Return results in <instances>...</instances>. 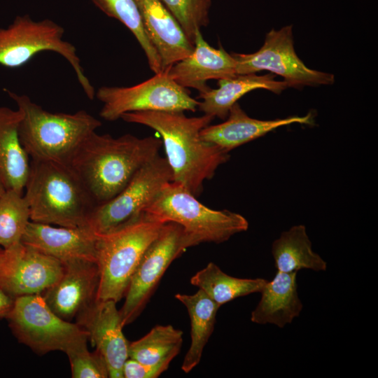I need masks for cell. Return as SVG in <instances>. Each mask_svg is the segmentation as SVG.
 Returning a JSON list of instances; mask_svg holds the SVG:
<instances>
[{
  "mask_svg": "<svg viewBox=\"0 0 378 378\" xmlns=\"http://www.w3.org/2000/svg\"><path fill=\"white\" fill-rule=\"evenodd\" d=\"M120 118L150 127L161 136L172 182L195 197L202 192L204 181L211 178L230 158L228 152L200 136L202 130L214 120L211 115L189 118L183 112L138 111L126 113Z\"/></svg>",
  "mask_w": 378,
  "mask_h": 378,
  "instance_id": "1",
  "label": "cell"
},
{
  "mask_svg": "<svg viewBox=\"0 0 378 378\" xmlns=\"http://www.w3.org/2000/svg\"><path fill=\"white\" fill-rule=\"evenodd\" d=\"M162 139L125 134L115 138L92 133L69 164L79 176L96 205L120 192L134 174L159 155Z\"/></svg>",
  "mask_w": 378,
  "mask_h": 378,
  "instance_id": "2",
  "label": "cell"
},
{
  "mask_svg": "<svg viewBox=\"0 0 378 378\" xmlns=\"http://www.w3.org/2000/svg\"><path fill=\"white\" fill-rule=\"evenodd\" d=\"M24 190L30 220L35 223L85 226L97 206L79 176L66 163L30 160Z\"/></svg>",
  "mask_w": 378,
  "mask_h": 378,
  "instance_id": "3",
  "label": "cell"
},
{
  "mask_svg": "<svg viewBox=\"0 0 378 378\" xmlns=\"http://www.w3.org/2000/svg\"><path fill=\"white\" fill-rule=\"evenodd\" d=\"M4 90L22 113L19 136L30 160L69 164L82 143L102 125L84 110L51 113L27 95Z\"/></svg>",
  "mask_w": 378,
  "mask_h": 378,
  "instance_id": "4",
  "label": "cell"
},
{
  "mask_svg": "<svg viewBox=\"0 0 378 378\" xmlns=\"http://www.w3.org/2000/svg\"><path fill=\"white\" fill-rule=\"evenodd\" d=\"M143 212L164 223L180 225L186 249L205 242H224L248 228V222L242 215L211 209L172 181L162 187Z\"/></svg>",
  "mask_w": 378,
  "mask_h": 378,
  "instance_id": "5",
  "label": "cell"
},
{
  "mask_svg": "<svg viewBox=\"0 0 378 378\" xmlns=\"http://www.w3.org/2000/svg\"><path fill=\"white\" fill-rule=\"evenodd\" d=\"M165 223L143 212L136 219L110 232L96 233V258L99 270L97 300L125 297L141 257Z\"/></svg>",
  "mask_w": 378,
  "mask_h": 378,
  "instance_id": "6",
  "label": "cell"
},
{
  "mask_svg": "<svg viewBox=\"0 0 378 378\" xmlns=\"http://www.w3.org/2000/svg\"><path fill=\"white\" fill-rule=\"evenodd\" d=\"M64 34L63 27L50 20L18 16L8 27L0 28V65L18 68L41 52H55L71 64L86 96L93 99L94 88L84 73L76 47L63 39Z\"/></svg>",
  "mask_w": 378,
  "mask_h": 378,
  "instance_id": "7",
  "label": "cell"
},
{
  "mask_svg": "<svg viewBox=\"0 0 378 378\" xmlns=\"http://www.w3.org/2000/svg\"><path fill=\"white\" fill-rule=\"evenodd\" d=\"M6 318L19 342L38 354L53 351L65 353L76 344L88 340L85 329L77 323L57 316L41 294L14 298Z\"/></svg>",
  "mask_w": 378,
  "mask_h": 378,
  "instance_id": "8",
  "label": "cell"
},
{
  "mask_svg": "<svg viewBox=\"0 0 378 378\" xmlns=\"http://www.w3.org/2000/svg\"><path fill=\"white\" fill-rule=\"evenodd\" d=\"M188 92L165 71L130 87L102 86L95 94L103 104L100 116L106 120L114 121L131 112H195L200 102Z\"/></svg>",
  "mask_w": 378,
  "mask_h": 378,
  "instance_id": "9",
  "label": "cell"
},
{
  "mask_svg": "<svg viewBox=\"0 0 378 378\" xmlns=\"http://www.w3.org/2000/svg\"><path fill=\"white\" fill-rule=\"evenodd\" d=\"M171 181L170 167L166 158L158 155L143 166L115 197L97 205L89 216L88 225L95 233L102 234L136 219Z\"/></svg>",
  "mask_w": 378,
  "mask_h": 378,
  "instance_id": "10",
  "label": "cell"
},
{
  "mask_svg": "<svg viewBox=\"0 0 378 378\" xmlns=\"http://www.w3.org/2000/svg\"><path fill=\"white\" fill-rule=\"evenodd\" d=\"M292 28V25H288L279 30H271L262 46L255 52L231 53L236 61V74H250L268 70L283 77L291 88L333 83L332 74L309 69L298 57Z\"/></svg>",
  "mask_w": 378,
  "mask_h": 378,
  "instance_id": "11",
  "label": "cell"
},
{
  "mask_svg": "<svg viewBox=\"0 0 378 378\" xmlns=\"http://www.w3.org/2000/svg\"><path fill=\"white\" fill-rule=\"evenodd\" d=\"M186 250L181 226L165 223L132 274L119 310L123 327L139 316L169 265Z\"/></svg>",
  "mask_w": 378,
  "mask_h": 378,
  "instance_id": "12",
  "label": "cell"
},
{
  "mask_svg": "<svg viewBox=\"0 0 378 378\" xmlns=\"http://www.w3.org/2000/svg\"><path fill=\"white\" fill-rule=\"evenodd\" d=\"M64 264L22 242L4 250L0 288L12 298L41 294L62 276Z\"/></svg>",
  "mask_w": 378,
  "mask_h": 378,
  "instance_id": "13",
  "label": "cell"
},
{
  "mask_svg": "<svg viewBox=\"0 0 378 378\" xmlns=\"http://www.w3.org/2000/svg\"><path fill=\"white\" fill-rule=\"evenodd\" d=\"M63 264L62 276L41 295L54 313L72 322L97 301L99 270L93 261L73 260Z\"/></svg>",
  "mask_w": 378,
  "mask_h": 378,
  "instance_id": "14",
  "label": "cell"
},
{
  "mask_svg": "<svg viewBox=\"0 0 378 378\" xmlns=\"http://www.w3.org/2000/svg\"><path fill=\"white\" fill-rule=\"evenodd\" d=\"M76 320L88 332V339L104 359L109 377L123 378L122 368L129 358L130 342L122 332L116 302L112 300H97Z\"/></svg>",
  "mask_w": 378,
  "mask_h": 378,
  "instance_id": "15",
  "label": "cell"
},
{
  "mask_svg": "<svg viewBox=\"0 0 378 378\" xmlns=\"http://www.w3.org/2000/svg\"><path fill=\"white\" fill-rule=\"evenodd\" d=\"M21 242L62 263L73 260L97 261L96 233L88 225L57 227L30 221Z\"/></svg>",
  "mask_w": 378,
  "mask_h": 378,
  "instance_id": "16",
  "label": "cell"
},
{
  "mask_svg": "<svg viewBox=\"0 0 378 378\" xmlns=\"http://www.w3.org/2000/svg\"><path fill=\"white\" fill-rule=\"evenodd\" d=\"M197 30L193 42L192 52L174 64L167 70L168 75L183 88L196 89L199 93L210 88V79L231 78L236 74V61L232 54L220 46L211 47Z\"/></svg>",
  "mask_w": 378,
  "mask_h": 378,
  "instance_id": "17",
  "label": "cell"
},
{
  "mask_svg": "<svg viewBox=\"0 0 378 378\" xmlns=\"http://www.w3.org/2000/svg\"><path fill=\"white\" fill-rule=\"evenodd\" d=\"M149 39L165 71L194 49L184 31L160 0H135Z\"/></svg>",
  "mask_w": 378,
  "mask_h": 378,
  "instance_id": "18",
  "label": "cell"
},
{
  "mask_svg": "<svg viewBox=\"0 0 378 378\" xmlns=\"http://www.w3.org/2000/svg\"><path fill=\"white\" fill-rule=\"evenodd\" d=\"M299 123H313L312 115L290 116L286 118L262 120L249 117L235 103L230 109L227 120L222 123L208 125L200 132L202 139L226 152L261 137L280 127Z\"/></svg>",
  "mask_w": 378,
  "mask_h": 378,
  "instance_id": "19",
  "label": "cell"
},
{
  "mask_svg": "<svg viewBox=\"0 0 378 378\" xmlns=\"http://www.w3.org/2000/svg\"><path fill=\"white\" fill-rule=\"evenodd\" d=\"M297 272H277L267 281L260 292L261 298L252 311L251 321L265 325L274 324L279 328L291 323L303 308L298 293Z\"/></svg>",
  "mask_w": 378,
  "mask_h": 378,
  "instance_id": "20",
  "label": "cell"
},
{
  "mask_svg": "<svg viewBox=\"0 0 378 378\" xmlns=\"http://www.w3.org/2000/svg\"><path fill=\"white\" fill-rule=\"evenodd\" d=\"M20 111L0 106V183L6 190L23 192L30 169V158L19 136Z\"/></svg>",
  "mask_w": 378,
  "mask_h": 378,
  "instance_id": "21",
  "label": "cell"
},
{
  "mask_svg": "<svg viewBox=\"0 0 378 378\" xmlns=\"http://www.w3.org/2000/svg\"><path fill=\"white\" fill-rule=\"evenodd\" d=\"M275 76L266 74L258 76L255 74H237L231 78L218 80V88H209L200 92L198 108L204 114L225 119L231 107L248 92L255 89H265L274 93H281L289 88L286 81L274 79Z\"/></svg>",
  "mask_w": 378,
  "mask_h": 378,
  "instance_id": "22",
  "label": "cell"
},
{
  "mask_svg": "<svg viewBox=\"0 0 378 378\" xmlns=\"http://www.w3.org/2000/svg\"><path fill=\"white\" fill-rule=\"evenodd\" d=\"M175 298L186 307L190 321L191 343L181 365V370L189 373L200 362L220 307L200 289L192 295L178 293Z\"/></svg>",
  "mask_w": 378,
  "mask_h": 378,
  "instance_id": "23",
  "label": "cell"
},
{
  "mask_svg": "<svg viewBox=\"0 0 378 378\" xmlns=\"http://www.w3.org/2000/svg\"><path fill=\"white\" fill-rule=\"evenodd\" d=\"M277 272L290 273L300 270L326 271L327 262L312 249L304 225H295L281 232L272 244Z\"/></svg>",
  "mask_w": 378,
  "mask_h": 378,
  "instance_id": "24",
  "label": "cell"
},
{
  "mask_svg": "<svg viewBox=\"0 0 378 378\" xmlns=\"http://www.w3.org/2000/svg\"><path fill=\"white\" fill-rule=\"evenodd\" d=\"M267 282L262 278L232 276L212 262L190 278L192 285L198 287L220 307L239 297L260 293Z\"/></svg>",
  "mask_w": 378,
  "mask_h": 378,
  "instance_id": "25",
  "label": "cell"
},
{
  "mask_svg": "<svg viewBox=\"0 0 378 378\" xmlns=\"http://www.w3.org/2000/svg\"><path fill=\"white\" fill-rule=\"evenodd\" d=\"M183 332L172 325H158L138 340L129 343V358L150 365L169 363L178 354Z\"/></svg>",
  "mask_w": 378,
  "mask_h": 378,
  "instance_id": "26",
  "label": "cell"
},
{
  "mask_svg": "<svg viewBox=\"0 0 378 378\" xmlns=\"http://www.w3.org/2000/svg\"><path fill=\"white\" fill-rule=\"evenodd\" d=\"M108 16L119 20L134 36L155 74L163 72L160 56L146 31L135 0H92Z\"/></svg>",
  "mask_w": 378,
  "mask_h": 378,
  "instance_id": "27",
  "label": "cell"
},
{
  "mask_svg": "<svg viewBox=\"0 0 378 378\" xmlns=\"http://www.w3.org/2000/svg\"><path fill=\"white\" fill-rule=\"evenodd\" d=\"M30 221L23 192L6 190L0 197V247L8 250L20 244Z\"/></svg>",
  "mask_w": 378,
  "mask_h": 378,
  "instance_id": "28",
  "label": "cell"
},
{
  "mask_svg": "<svg viewBox=\"0 0 378 378\" xmlns=\"http://www.w3.org/2000/svg\"><path fill=\"white\" fill-rule=\"evenodd\" d=\"M193 44L197 30L209 23L211 0H160Z\"/></svg>",
  "mask_w": 378,
  "mask_h": 378,
  "instance_id": "29",
  "label": "cell"
},
{
  "mask_svg": "<svg viewBox=\"0 0 378 378\" xmlns=\"http://www.w3.org/2000/svg\"><path fill=\"white\" fill-rule=\"evenodd\" d=\"M87 342H81L69 349L65 354L69 358L74 378L109 377L106 363L97 351L90 352Z\"/></svg>",
  "mask_w": 378,
  "mask_h": 378,
  "instance_id": "30",
  "label": "cell"
},
{
  "mask_svg": "<svg viewBox=\"0 0 378 378\" xmlns=\"http://www.w3.org/2000/svg\"><path fill=\"white\" fill-rule=\"evenodd\" d=\"M169 363L157 365L144 364L129 358L122 368L123 378H156L166 371Z\"/></svg>",
  "mask_w": 378,
  "mask_h": 378,
  "instance_id": "31",
  "label": "cell"
},
{
  "mask_svg": "<svg viewBox=\"0 0 378 378\" xmlns=\"http://www.w3.org/2000/svg\"><path fill=\"white\" fill-rule=\"evenodd\" d=\"M14 298L0 288V318H6L10 312Z\"/></svg>",
  "mask_w": 378,
  "mask_h": 378,
  "instance_id": "32",
  "label": "cell"
},
{
  "mask_svg": "<svg viewBox=\"0 0 378 378\" xmlns=\"http://www.w3.org/2000/svg\"><path fill=\"white\" fill-rule=\"evenodd\" d=\"M5 190H6V189L2 186V184L0 183V197L4 192Z\"/></svg>",
  "mask_w": 378,
  "mask_h": 378,
  "instance_id": "33",
  "label": "cell"
},
{
  "mask_svg": "<svg viewBox=\"0 0 378 378\" xmlns=\"http://www.w3.org/2000/svg\"><path fill=\"white\" fill-rule=\"evenodd\" d=\"M4 250L1 247H0V263L4 255Z\"/></svg>",
  "mask_w": 378,
  "mask_h": 378,
  "instance_id": "34",
  "label": "cell"
}]
</instances>
